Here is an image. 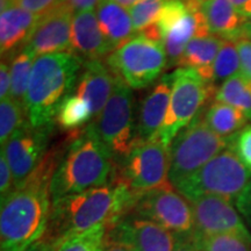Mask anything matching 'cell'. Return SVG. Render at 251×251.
<instances>
[{
    "label": "cell",
    "mask_w": 251,
    "mask_h": 251,
    "mask_svg": "<svg viewBox=\"0 0 251 251\" xmlns=\"http://www.w3.org/2000/svg\"><path fill=\"white\" fill-rule=\"evenodd\" d=\"M65 149L61 144L48 150L35 170L1 201L0 251H26L46 233L52 207V178Z\"/></svg>",
    "instance_id": "1"
},
{
    "label": "cell",
    "mask_w": 251,
    "mask_h": 251,
    "mask_svg": "<svg viewBox=\"0 0 251 251\" xmlns=\"http://www.w3.org/2000/svg\"><path fill=\"white\" fill-rule=\"evenodd\" d=\"M136 200L137 197L126 185L113 181L61 198L52 202L48 227L43 236L62 246L68 238L96 226L106 225L108 230L129 214Z\"/></svg>",
    "instance_id": "2"
},
{
    "label": "cell",
    "mask_w": 251,
    "mask_h": 251,
    "mask_svg": "<svg viewBox=\"0 0 251 251\" xmlns=\"http://www.w3.org/2000/svg\"><path fill=\"white\" fill-rule=\"evenodd\" d=\"M83 64L74 52L36 57L25 98L28 121L33 127L52 128L59 105L77 85Z\"/></svg>",
    "instance_id": "3"
},
{
    "label": "cell",
    "mask_w": 251,
    "mask_h": 251,
    "mask_svg": "<svg viewBox=\"0 0 251 251\" xmlns=\"http://www.w3.org/2000/svg\"><path fill=\"white\" fill-rule=\"evenodd\" d=\"M69 141L52 178V202L103 186L111 180L114 169V157L91 125L85 126L74 140Z\"/></svg>",
    "instance_id": "4"
},
{
    "label": "cell",
    "mask_w": 251,
    "mask_h": 251,
    "mask_svg": "<svg viewBox=\"0 0 251 251\" xmlns=\"http://www.w3.org/2000/svg\"><path fill=\"white\" fill-rule=\"evenodd\" d=\"M219 136L203 121L202 112L178 133L169 147V181L175 188L192 177L216 155L231 146L233 139Z\"/></svg>",
    "instance_id": "5"
},
{
    "label": "cell",
    "mask_w": 251,
    "mask_h": 251,
    "mask_svg": "<svg viewBox=\"0 0 251 251\" xmlns=\"http://www.w3.org/2000/svg\"><path fill=\"white\" fill-rule=\"evenodd\" d=\"M250 180L251 171L230 146L176 190L188 201L202 196H216L236 201Z\"/></svg>",
    "instance_id": "6"
},
{
    "label": "cell",
    "mask_w": 251,
    "mask_h": 251,
    "mask_svg": "<svg viewBox=\"0 0 251 251\" xmlns=\"http://www.w3.org/2000/svg\"><path fill=\"white\" fill-rule=\"evenodd\" d=\"M109 181L126 185L137 198L148 191L169 186V147L157 137L137 142L125 158L114 163Z\"/></svg>",
    "instance_id": "7"
},
{
    "label": "cell",
    "mask_w": 251,
    "mask_h": 251,
    "mask_svg": "<svg viewBox=\"0 0 251 251\" xmlns=\"http://www.w3.org/2000/svg\"><path fill=\"white\" fill-rule=\"evenodd\" d=\"M172 80L165 121L157 135L166 147H170L178 133L202 112L206 102L218 91L214 84L207 83L191 68H178L172 72Z\"/></svg>",
    "instance_id": "8"
},
{
    "label": "cell",
    "mask_w": 251,
    "mask_h": 251,
    "mask_svg": "<svg viewBox=\"0 0 251 251\" xmlns=\"http://www.w3.org/2000/svg\"><path fill=\"white\" fill-rule=\"evenodd\" d=\"M90 125L112 152L114 163L125 158L139 142L134 118L133 92L119 77L111 98Z\"/></svg>",
    "instance_id": "9"
},
{
    "label": "cell",
    "mask_w": 251,
    "mask_h": 251,
    "mask_svg": "<svg viewBox=\"0 0 251 251\" xmlns=\"http://www.w3.org/2000/svg\"><path fill=\"white\" fill-rule=\"evenodd\" d=\"M106 64L130 89H144L168 68V57L161 42L137 35L115 49Z\"/></svg>",
    "instance_id": "10"
},
{
    "label": "cell",
    "mask_w": 251,
    "mask_h": 251,
    "mask_svg": "<svg viewBox=\"0 0 251 251\" xmlns=\"http://www.w3.org/2000/svg\"><path fill=\"white\" fill-rule=\"evenodd\" d=\"M128 215H136L162 226L178 236L194 235L192 205L172 185L148 191L137 198Z\"/></svg>",
    "instance_id": "11"
},
{
    "label": "cell",
    "mask_w": 251,
    "mask_h": 251,
    "mask_svg": "<svg viewBox=\"0 0 251 251\" xmlns=\"http://www.w3.org/2000/svg\"><path fill=\"white\" fill-rule=\"evenodd\" d=\"M52 128H36L25 124L1 147L13 174L15 186L21 184L37 168L47 153Z\"/></svg>",
    "instance_id": "12"
},
{
    "label": "cell",
    "mask_w": 251,
    "mask_h": 251,
    "mask_svg": "<svg viewBox=\"0 0 251 251\" xmlns=\"http://www.w3.org/2000/svg\"><path fill=\"white\" fill-rule=\"evenodd\" d=\"M106 237L125 244L133 251H175L181 238H184L150 220L136 215L122 218L108 229Z\"/></svg>",
    "instance_id": "13"
},
{
    "label": "cell",
    "mask_w": 251,
    "mask_h": 251,
    "mask_svg": "<svg viewBox=\"0 0 251 251\" xmlns=\"http://www.w3.org/2000/svg\"><path fill=\"white\" fill-rule=\"evenodd\" d=\"M194 218L193 237L234 234L251 241V234L231 201L216 196H202L191 201Z\"/></svg>",
    "instance_id": "14"
},
{
    "label": "cell",
    "mask_w": 251,
    "mask_h": 251,
    "mask_svg": "<svg viewBox=\"0 0 251 251\" xmlns=\"http://www.w3.org/2000/svg\"><path fill=\"white\" fill-rule=\"evenodd\" d=\"M74 13L64 2L41 17L26 48L29 49L35 57L58 52H71Z\"/></svg>",
    "instance_id": "15"
},
{
    "label": "cell",
    "mask_w": 251,
    "mask_h": 251,
    "mask_svg": "<svg viewBox=\"0 0 251 251\" xmlns=\"http://www.w3.org/2000/svg\"><path fill=\"white\" fill-rule=\"evenodd\" d=\"M114 51L111 43L103 36L93 9L77 12L72 20L71 52L84 62L101 61Z\"/></svg>",
    "instance_id": "16"
},
{
    "label": "cell",
    "mask_w": 251,
    "mask_h": 251,
    "mask_svg": "<svg viewBox=\"0 0 251 251\" xmlns=\"http://www.w3.org/2000/svg\"><path fill=\"white\" fill-rule=\"evenodd\" d=\"M117 81L118 76L109 69L106 62H84L75 94L89 103L92 115L97 117L111 98Z\"/></svg>",
    "instance_id": "17"
},
{
    "label": "cell",
    "mask_w": 251,
    "mask_h": 251,
    "mask_svg": "<svg viewBox=\"0 0 251 251\" xmlns=\"http://www.w3.org/2000/svg\"><path fill=\"white\" fill-rule=\"evenodd\" d=\"M172 81V74L165 75L142 101L136 121L139 142L155 139L161 130L170 102Z\"/></svg>",
    "instance_id": "18"
},
{
    "label": "cell",
    "mask_w": 251,
    "mask_h": 251,
    "mask_svg": "<svg viewBox=\"0 0 251 251\" xmlns=\"http://www.w3.org/2000/svg\"><path fill=\"white\" fill-rule=\"evenodd\" d=\"M208 35L211 34L200 8L187 7V11L162 37V45L168 57V68L178 65L191 40Z\"/></svg>",
    "instance_id": "19"
},
{
    "label": "cell",
    "mask_w": 251,
    "mask_h": 251,
    "mask_svg": "<svg viewBox=\"0 0 251 251\" xmlns=\"http://www.w3.org/2000/svg\"><path fill=\"white\" fill-rule=\"evenodd\" d=\"M40 17L18 6L1 11L0 15V51L12 58L30 40Z\"/></svg>",
    "instance_id": "20"
},
{
    "label": "cell",
    "mask_w": 251,
    "mask_h": 251,
    "mask_svg": "<svg viewBox=\"0 0 251 251\" xmlns=\"http://www.w3.org/2000/svg\"><path fill=\"white\" fill-rule=\"evenodd\" d=\"M200 11L211 35L224 40L242 39V28L246 20L235 9L230 0H202Z\"/></svg>",
    "instance_id": "21"
},
{
    "label": "cell",
    "mask_w": 251,
    "mask_h": 251,
    "mask_svg": "<svg viewBox=\"0 0 251 251\" xmlns=\"http://www.w3.org/2000/svg\"><path fill=\"white\" fill-rule=\"evenodd\" d=\"M97 19L103 36L114 50L133 39L135 29L130 14L114 0H100L97 5Z\"/></svg>",
    "instance_id": "22"
},
{
    "label": "cell",
    "mask_w": 251,
    "mask_h": 251,
    "mask_svg": "<svg viewBox=\"0 0 251 251\" xmlns=\"http://www.w3.org/2000/svg\"><path fill=\"white\" fill-rule=\"evenodd\" d=\"M224 42V39L215 35L194 37L187 45L178 65L194 69L203 80L213 84L214 62Z\"/></svg>",
    "instance_id": "23"
},
{
    "label": "cell",
    "mask_w": 251,
    "mask_h": 251,
    "mask_svg": "<svg viewBox=\"0 0 251 251\" xmlns=\"http://www.w3.org/2000/svg\"><path fill=\"white\" fill-rule=\"evenodd\" d=\"M248 120L242 111L220 101L213 102L203 114V121L209 129L225 139H230L240 133Z\"/></svg>",
    "instance_id": "24"
},
{
    "label": "cell",
    "mask_w": 251,
    "mask_h": 251,
    "mask_svg": "<svg viewBox=\"0 0 251 251\" xmlns=\"http://www.w3.org/2000/svg\"><path fill=\"white\" fill-rule=\"evenodd\" d=\"M215 99L240 109L251 120V80L244 75L238 74L224 81L218 87Z\"/></svg>",
    "instance_id": "25"
},
{
    "label": "cell",
    "mask_w": 251,
    "mask_h": 251,
    "mask_svg": "<svg viewBox=\"0 0 251 251\" xmlns=\"http://www.w3.org/2000/svg\"><path fill=\"white\" fill-rule=\"evenodd\" d=\"M93 118L89 103L77 94H69L59 105L55 121L59 128L69 133L79 130V128Z\"/></svg>",
    "instance_id": "26"
},
{
    "label": "cell",
    "mask_w": 251,
    "mask_h": 251,
    "mask_svg": "<svg viewBox=\"0 0 251 251\" xmlns=\"http://www.w3.org/2000/svg\"><path fill=\"white\" fill-rule=\"evenodd\" d=\"M36 57L25 47L11 58V98L25 103L29 79Z\"/></svg>",
    "instance_id": "27"
},
{
    "label": "cell",
    "mask_w": 251,
    "mask_h": 251,
    "mask_svg": "<svg viewBox=\"0 0 251 251\" xmlns=\"http://www.w3.org/2000/svg\"><path fill=\"white\" fill-rule=\"evenodd\" d=\"M28 122L25 103L8 98L0 103V142L1 147L18 129Z\"/></svg>",
    "instance_id": "28"
},
{
    "label": "cell",
    "mask_w": 251,
    "mask_h": 251,
    "mask_svg": "<svg viewBox=\"0 0 251 251\" xmlns=\"http://www.w3.org/2000/svg\"><path fill=\"white\" fill-rule=\"evenodd\" d=\"M241 61L236 41L225 40L214 62V77L213 84L224 83L229 78L240 74Z\"/></svg>",
    "instance_id": "29"
},
{
    "label": "cell",
    "mask_w": 251,
    "mask_h": 251,
    "mask_svg": "<svg viewBox=\"0 0 251 251\" xmlns=\"http://www.w3.org/2000/svg\"><path fill=\"white\" fill-rule=\"evenodd\" d=\"M107 226L99 225L68 238L58 251H101L105 242Z\"/></svg>",
    "instance_id": "30"
},
{
    "label": "cell",
    "mask_w": 251,
    "mask_h": 251,
    "mask_svg": "<svg viewBox=\"0 0 251 251\" xmlns=\"http://www.w3.org/2000/svg\"><path fill=\"white\" fill-rule=\"evenodd\" d=\"M200 251H251V241L234 234L194 237Z\"/></svg>",
    "instance_id": "31"
},
{
    "label": "cell",
    "mask_w": 251,
    "mask_h": 251,
    "mask_svg": "<svg viewBox=\"0 0 251 251\" xmlns=\"http://www.w3.org/2000/svg\"><path fill=\"white\" fill-rule=\"evenodd\" d=\"M168 0H142L130 8L129 14L135 31L141 33L158 20L163 6Z\"/></svg>",
    "instance_id": "32"
},
{
    "label": "cell",
    "mask_w": 251,
    "mask_h": 251,
    "mask_svg": "<svg viewBox=\"0 0 251 251\" xmlns=\"http://www.w3.org/2000/svg\"><path fill=\"white\" fill-rule=\"evenodd\" d=\"M62 4H64V0H1V11L11 6H18L41 18Z\"/></svg>",
    "instance_id": "33"
},
{
    "label": "cell",
    "mask_w": 251,
    "mask_h": 251,
    "mask_svg": "<svg viewBox=\"0 0 251 251\" xmlns=\"http://www.w3.org/2000/svg\"><path fill=\"white\" fill-rule=\"evenodd\" d=\"M231 148L251 171V125L244 127L240 133L235 135L231 142Z\"/></svg>",
    "instance_id": "34"
},
{
    "label": "cell",
    "mask_w": 251,
    "mask_h": 251,
    "mask_svg": "<svg viewBox=\"0 0 251 251\" xmlns=\"http://www.w3.org/2000/svg\"><path fill=\"white\" fill-rule=\"evenodd\" d=\"M14 188L13 174H12L7 159H6L5 152L1 150V153H0V197H1V201H4L6 198L13 192Z\"/></svg>",
    "instance_id": "35"
},
{
    "label": "cell",
    "mask_w": 251,
    "mask_h": 251,
    "mask_svg": "<svg viewBox=\"0 0 251 251\" xmlns=\"http://www.w3.org/2000/svg\"><path fill=\"white\" fill-rule=\"evenodd\" d=\"M241 61V74L251 80V40L247 37L236 41Z\"/></svg>",
    "instance_id": "36"
},
{
    "label": "cell",
    "mask_w": 251,
    "mask_h": 251,
    "mask_svg": "<svg viewBox=\"0 0 251 251\" xmlns=\"http://www.w3.org/2000/svg\"><path fill=\"white\" fill-rule=\"evenodd\" d=\"M235 202H236L238 212L242 214L248 226L251 229V180Z\"/></svg>",
    "instance_id": "37"
},
{
    "label": "cell",
    "mask_w": 251,
    "mask_h": 251,
    "mask_svg": "<svg viewBox=\"0 0 251 251\" xmlns=\"http://www.w3.org/2000/svg\"><path fill=\"white\" fill-rule=\"evenodd\" d=\"M0 98L1 101L11 98V68L4 59L0 64Z\"/></svg>",
    "instance_id": "38"
},
{
    "label": "cell",
    "mask_w": 251,
    "mask_h": 251,
    "mask_svg": "<svg viewBox=\"0 0 251 251\" xmlns=\"http://www.w3.org/2000/svg\"><path fill=\"white\" fill-rule=\"evenodd\" d=\"M61 248V244L56 242L54 240L42 236L39 241L31 244L26 251H58Z\"/></svg>",
    "instance_id": "39"
},
{
    "label": "cell",
    "mask_w": 251,
    "mask_h": 251,
    "mask_svg": "<svg viewBox=\"0 0 251 251\" xmlns=\"http://www.w3.org/2000/svg\"><path fill=\"white\" fill-rule=\"evenodd\" d=\"M100 0H64V2L70 7L74 12L90 11L94 6L99 4Z\"/></svg>",
    "instance_id": "40"
},
{
    "label": "cell",
    "mask_w": 251,
    "mask_h": 251,
    "mask_svg": "<svg viewBox=\"0 0 251 251\" xmlns=\"http://www.w3.org/2000/svg\"><path fill=\"white\" fill-rule=\"evenodd\" d=\"M230 2L244 20H249L251 18V0H230Z\"/></svg>",
    "instance_id": "41"
},
{
    "label": "cell",
    "mask_w": 251,
    "mask_h": 251,
    "mask_svg": "<svg viewBox=\"0 0 251 251\" xmlns=\"http://www.w3.org/2000/svg\"><path fill=\"white\" fill-rule=\"evenodd\" d=\"M175 251H200L199 248L197 246L196 240L194 237H188V238H181L180 242L178 243L177 248Z\"/></svg>",
    "instance_id": "42"
},
{
    "label": "cell",
    "mask_w": 251,
    "mask_h": 251,
    "mask_svg": "<svg viewBox=\"0 0 251 251\" xmlns=\"http://www.w3.org/2000/svg\"><path fill=\"white\" fill-rule=\"evenodd\" d=\"M101 251H133V250H131L130 248H128L127 246H125V244L105 237V242H103V247Z\"/></svg>",
    "instance_id": "43"
},
{
    "label": "cell",
    "mask_w": 251,
    "mask_h": 251,
    "mask_svg": "<svg viewBox=\"0 0 251 251\" xmlns=\"http://www.w3.org/2000/svg\"><path fill=\"white\" fill-rule=\"evenodd\" d=\"M242 35L243 37L251 40V18L244 23L242 28Z\"/></svg>",
    "instance_id": "44"
},
{
    "label": "cell",
    "mask_w": 251,
    "mask_h": 251,
    "mask_svg": "<svg viewBox=\"0 0 251 251\" xmlns=\"http://www.w3.org/2000/svg\"><path fill=\"white\" fill-rule=\"evenodd\" d=\"M115 2H118L119 5H121L122 7H133L136 4H139L142 0H114Z\"/></svg>",
    "instance_id": "45"
}]
</instances>
